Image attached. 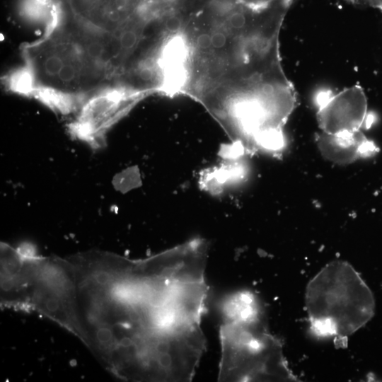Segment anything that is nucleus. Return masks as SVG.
Segmentation results:
<instances>
[{
    "label": "nucleus",
    "instance_id": "1",
    "mask_svg": "<svg viewBox=\"0 0 382 382\" xmlns=\"http://www.w3.org/2000/svg\"><path fill=\"white\" fill-rule=\"evenodd\" d=\"M220 309L219 381H296L281 341L269 332L253 293L231 294L221 301Z\"/></svg>",
    "mask_w": 382,
    "mask_h": 382
},
{
    "label": "nucleus",
    "instance_id": "2",
    "mask_svg": "<svg viewBox=\"0 0 382 382\" xmlns=\"http://www.w3.org/2000/svg\"><path fill=\"white\" fill-rule=\"evenodd\" d=\"M305 306L310 329L320 337H333L339 347L374 316V295L348 262L332 261L308 282Z\"/></svg>",
    "mask_w": 382,
    "mask_h": 382
},
{
    "label": "nucleus",
    "instance_id": "3",
    "mask_svg": "<svg viewBox=\"0 0 382 382\" xmlns=\"http://www.w3.org/2000/svg\"><path fill=\"white\" fill-rule=\"evenodd\" d=\"M132 104L122 88L108 86L91 94L68 125L71 136L93 149L103 148L110 129L129 111Z\"/></svg>",
    "mask_w": 382,
    "mask_h": 382
},
{
    "label": "nucleus",
    "instance_id": "4",
    "mask_svg": "<svg viewBox=\"0 0 382 382\" xmlns=\"http://www.w3.org/2000/svg\"><path fill=\"white\" fill-rule=\"evenodd\" d=\"M367 117V99L359 86L335 94L323 93L318 98L317 122L321 132L330 134L361 130Z\"/></svg>",
    "mask_w": 382,
    "mask_h": 382
},
{
    "label": "nucleus",
    "instance_id": "5",
    "mask_svg": "<svg viewBox=\"0 0 382 382\" xmlns=\"http://www.w3.org/2000/svg\"><path fill=\"white\" fill-rule=\"evenodd\" d=\"M148 0H60L64 14L89 28L114 33L130 13L139 17Z\"/></svg>",
    "mask_w": 382,
    "mask_h": 382
},
{
    "label": "nucleus",
    "instance_id": "6",
    "mask_svg": "<svg viewBox=\"0 0 382 382\" xmlns=\"http://www.w3.org/2000/svg\"><path fill=\"white\" fill-rule=\"evenodd\" d=\"M316 145L322 156L339 165L349 164L357 159L370 156L377 150L361 130L340 134L321 132L316 137Z\"/></svg>",
    "mask_w": 382,
    "mask_h": 382
},
{
    "label": "nucleus",
    "instance_id": "7",
    "mask_svg": "<svg viewBox=\"0 0 382 382\" xmlns=\"http://www.w3.org/2000/svg\"><path fill=\"white\" fill-rule=\"evenodd\" d=\"M30 97L39 100L54 112L62 115L79 111L88 98V96L45 86H35Z\"/></svg>",
    "mask_w": 382,
    "mask_h": 382
},
{
    "label": "nucleus",
    "instance_id": "8",
    "mask_svg": "<svg viewBox=\"0 0 382 382\" xmlns=\"http://www.w3.org/2000/svg\"><path fill=\"white\" fill-rule=\"evenodd\" d=\"M4 81L8 91L28 97H30L36 86L33 73L26 64L11 72Z\"/></svg>",
    "mask_w": 382,
    "mask_h": 382
},
{
    "label": "nucleus",
    "instance_id": "9",
    "mask_svg": "<svg viewBox=\"0 0 382 382\" xmlns=\"http://www.w3.org/2000/svg\"><path fill=\"white\" fill-rule=\"evenodd\" d=\"M181 42H170L163 53L164 62L173 65V63H178L185 56V48Z\"/></svg>",
    "mask_w": 382,
    "mask_h": 382
},
{
    "label": "nucleus",
    "instance_id": "10",
    "mask_svg": "<svg viewBox=\"0 0 382 382\" xmlns=\"http://www.w3.org/2000/svg\"><path fill=\"white\" fill-rule=\"evenodd\" d=\"M119 34H116L119 41L121 50H129L132 49L137 42V35L136 32L129 28H122Z\"/></svg>",
    "mask_w": 382,
    "mask_h": 382
},
{
    "label": "nucleus",
    "instance_id": "11",
    "mask_svg": "<svg viewBox=\"0 0 382 382\" xmlns=\"http://www.w3.org/2000/svg\"><path fill=\"white\" fill-rule=\"evenodd\" d=\"M183 80V73L180 71L178 68L174 67V70L172 68L168 71L166 75V81L168 85L172 86L173 84L178 85V82H181Z\"/></svg>",
    "mask_w": 382,
    "mask_h": 382
},
{
    "label": "nucleus",
    "instance_id": "12",
    "mask_svg": "<svg viewBox=\"0 0 382 382\" xmlns=\"http://www.w3.org/2000/svg\"><path fill=\"white\" fill-rule=\"evenodd\" d=\"M166 29L170 32H176L181 27V20L176 16H169L165 23Z\"/></svg>",
    "mask_w": 382,
    "mask_h": 382
},
{
    "label": "nucleus",
    "instance_id": "13",
    "mask_svg": "<svg viewBox=\"0 0 382 382\" xmlns=\"http://www.w3.org/2000/svg\"><path fill=\"white\" fill-rule=\"evenodd\" d=\"M212 39V45L215 48H221L223 47L226 42V35L221 33H215L211 36Z\"/></svg>",
    "mask_w": 382,
    "mask_h": 382
},
{
    "label": "nucleus",
    "instance_id": "14",
    "mask_svg": "<svg viewBox=\"0 0 382 382\" xmlns=\"http://www.w3.org/2000/svg\"><path fill=\"white\" fill-rule=\"evenodd\" d=\"M354 4L366 5L382 11V0H345Z\"/></svg>",
    "mask_w": 382,
    "mask_h": 382
},
{
    "label": "nucleus",
    "instance_id": "15",
    "mask_svg": "<svg viewBox=\"0 0 382 382\" xmlns=\"http://www.w3.org/2000/svg\"><path fill=\"white\" fill-rule=\"evenodd\" d=\"M197 44L201 49H208L212 45L211 35L207 33L199 35L197 39Z\"/></svg>",
    "mask_w": 382,
    "mask_h": 382
},
{
    "label": "nucleus",
    "instance_id": "16",
    "mask_svg": "<svg viewBox=\"0 0 382 382\" xmlns=\"http://www.w3.org/2000/svg\"><path fill=\"white\" fill-rule=\"evenodd\" d=\"M97 338L101 342H107L112 337V333L108 328H100L97 331Z\"/></svg>",
    "mask_w": 382,
    "mask_h": 382
},
{
    "label": "nucleus",
    "instance_id": "17",
    "mask_svg": "<svg viewBox=\"0 0 382 382\" xmlns=\"http://www.w3.org/2000/svg\"><path fill=\"white\" fill-rule=\"evenodd\" d=\"M154 71L151 67L144 66L139 69V78L144 81H147L153 79L154 77Z\"/></svg>",
    "mask_w": 382,
    "mask_h": 382
},
{
    "label": "nucleus",
    "instance_id": "18",
    "mask_svg": "<svg viewBox=\"0 0 382 382\" xmlns=\"http://www.w3.org/2000/svg\"><path fill=\"white\" fill-rule=\"evenodd\" d=\"M244 4L254 6V7H262L267 6L276 0H242Z\"/></svg>",
    "mask_w": 382,
    "mask_h": 382
},
{
    "label": "nucleus",
    "instance_id": "19",
    "mask_svg": "<svg viewBox=\"0 0 382 382\" xmlns=\"http://www.w3.org/2000/svg\"><path fill=\"white\" fill-rule=\"evenodd\" d=\"M46 308L50 311H55L59 308V302L55 299H49L46 302Z\"/></svg>",
    "mask_w": 382,
    "mask_h": 382
},
{
    "label": "nucleus",
    "instance_id": "20",
    "mask_svg": "<svg viewBox=\"0 0 382 382\" xmlns=\"http://www.w3.org/2000/svg\"><path fill=\"white\" fill-rule=\"evenodd\" d=\"M110 276L109 274L105 272H102L98 273L96 277V279L98 282V283L100 284H105L109 281Z\"/></svg>",
    "mask_w": 382,
    "mask_h": 382
},
{
    "label": "nucleus",
    "instance_id": "21",
    "mask_svg": "<svg viewBox=\"0 0 382 382\" xmlns=\"http://www.w3.org/2000/svg\"><path fill=\"white\" fill-rule=\"evenodd\" d=\"M11 286H12V285H11V284L9 283V282H5V283H4V284H3V289H4V290H8V289H10L11 288Z\"/></svg>",
    "mask_w": 382,
    "mask_h": 382
},
{
    "label": "nucleus",
    "instance_id": "22",
    "mask_svg": "<svg viewBox=\"0 0 382 382\" xmlns=\"http://www.w3.org/2000/svg\"><path fill=\"white\" fill-rule=\"evenodd\" d=\"M64 288H65L66 289H71V284L70 282L66 281V282H64Z\"/></svg>",
    "mask_w": 382,
    "mask_h": 382
},
{
    "label": "nucleus",
    "instance_id": "23",
    "mask_svg": "<svg viewBox=\"0 0 382 382\" xmlns=\"http://www.w3.org/2000/svg\"><path fill=\"white\" fill-rule=\"evenodd\" d=\"M57 1H59V0H57Z\"/></svg>",
    "mask_w": 382,
    "mask_h": 382
}]
</instances>
